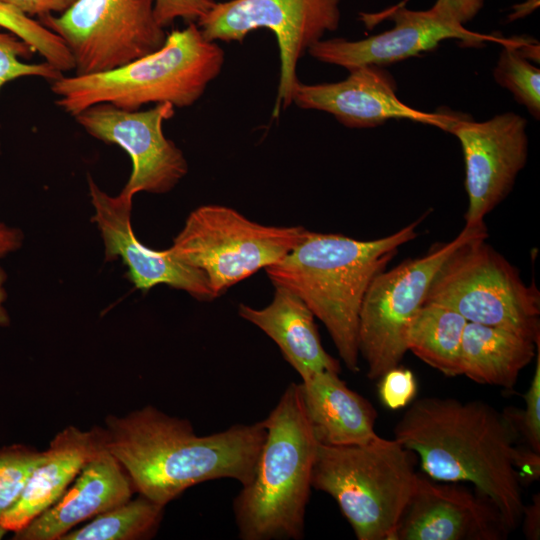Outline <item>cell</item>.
Segmentation results:
<instances>
[{"label":"cell","instance_id":"cell-1","mask_svg":"<svg viewBox=\"0 0 540 540\" xmlns=\"http://www.w3.org/2000/svg\"><path fill=\"white\" fill-rule=\"evenodd\" d=\"M102 428L106 449L135 492L162 506L210 480L229 478L246 486L266 437L263 420L199 436L187 419L151 405L122 416L108 415Z\"/></svg>","mask_w":540,"mask_h":540},{"label":"cell","instance_id":"cell-2","mask_svg":"<svg viewBox=\"0 0 540 540\" xmlns=\"http://www.w3.org/2000/svg\"><path fill=\"white\" fill-rule=\"evenodd\" d=\"M518 433L509 413L480 400L450 397L415 400L394 427V439L415 453L425 475L473 484L512 530L525 506L515 466Z\"/></svg>","mask_w":540,"mask_h":540},{"label":"cell","instance_id":"cell-3","mask_svg":"<svg viewBox=\"0 0 540 540\" xmlns=\"http://www.w3.org/2000/svg\"><path fill=\"white\" fill-rule=\"evenodd\" d=\"M423 218L368 241L306 230L294 249L265 268L274 286L296 294L324 324L352 372L359 370L358 320L366 290L398 249L417 237Z\"/></svg>","mask_w":540,"mask_h":540},{"label":"cell","instance_id":"cell-4","mask_svg":"<svg viewBox=\"0 0 540 540\" xmlns=\"http://www.w3.org/2000/svg\"><path fill=\"white\" fill-rule=\"evenodd\" d=\"M263 423L266 437L255 474L233 501L238 535L243 540L301 539L318 441L299 384L287 386Z\"/></svg>","mask_w":540,"mask_h":540},{"label":"cell","instance_id":"cell-5","mask_svg":"<svg viewBox=\"0 0 540 540\" xmlns=\"http://www.w3.org/2000/svg\"><path fill=\"white\" fill-rule=\"evenodd\" d=\"M224 50L196 22L167 34L155 52L110 71L60 76L50 82L56 104L75 117L97 104L135 111L147 104L193 105L221 73Z\"/></svg>","mask_w":540,"mask_h":540},{"label":"cell","instance_id":"cell-6","mask_svg":"<svg viewBox=\"0 0 540 540\" xmlns=\"http://www.w3.org/2000/svg\"><path fill=\"white\" fill-rule=\"evenodd\" d=\"M416 457L380 436L362 445L318 443L311 485L336 501L358 540H392L414 488Z\"/></svg>","mask_w":540,"mask_h":540},{"label":"cell","instance_id":"cell-7","mask_svg":"<svg viewBox=\"0 0 540 540\" xmlns=\"http://www.w3.org/2000/svg\"><path fill=\"white\" fill-rule=\"evenodd\" d=\"M487 230L459 245L434 275L424 303L448 307L467 322L540 342V293L486 243Z\"/></svg>","mask_w":540,"mask_h":540},{"label":"cell","instance_id":"cell-8","mask_svg":"<svg viewBox=\"0 0 540 540\" xmlns=\"http://www.w3.org/2000/svg\"><path fill=\"white\" fill-rule=\"evenodd\" d=\"M302 226H267L221 205L192 211L171 253L201 269L218 297L229 287L278 262L304 237Z\"/></svg>","mask_w":540,"mask_h":540},{"label":"cell","instance_id":"cell-9","mask_svg":"<svg viewBox=\"0 0 540 540\" xmlns=\"http://www.w3.org/2000/svg\"><path fill=\"white\" fill-rule=\"evenodd\" d=\"M486 230L484 223L464 225L451 241L436 244L425 255L407 259L372 279L361 304L357 333L369 379H379L400 365L407 352V329L424 304L434 275L459 245Z\"/></svg>","mask_w":540,"mask_h":540},{"label":"cell","instance_id":"cell-10","mask_svg":"<svg viewBox=\"0 0 540 540\" xmlns=\"http://www.w3.org/2000/svg\"><path fill=\"white\" fill-rule=\"evenodd\" d=\"M340 0H229L215 3L196 24L210 41L242 42L257 29L275 35L280 73L273 117L292 104L301 57L328 32L338 29Z\"/></svg>","mask_w":540,"mask_h":540},{"label":"cell","instance_id":"cell-11","mask_svg":"<svg viewBox=\"0 0 540 540\" xmlns=\"http://www.w3.org/2000/svg\"><path fill=\"white\" fill-rule=\"evenodd\" d=\"M155 0H75L59 16L38 21L65 43L75 75L110 71L155 52L167 33Z\"/></svg>","mask_w":540,"mask_h":540},{"label":"cell","instance_id":"cell-12","mask_svg":"<svg viewBox=\"0 0 540 540\" xmlns=\"http://www.w3.org/2000/svg\"><path fill=\"white\" fill-rule=\"evenodd\" d=\"M443 111L441 130L459 140L465 162V226H476L508 196L526 165L527 121L514 112L478 122L463 113Z\"/></svg>","mask_w":540,"mask_h":540},{"label":"cell","instance_id":"cell-13","mask_svg":"<svg viewBox=\"0 0 540 540\" xmlns=\"http://www.w3.org/2000/svg\"><path fill=\"white\" fill-rule=\"evenodd\" d=\"M174 114L170 103L135 111L102 103L82 111L75 120L92 137L127 152L132 172L119 196L132 201L139 192L166 193L187 174L183 152L163 132V123Z\"/></svg>","mask_w":540,"mask_h":540},{"label":"cell","instance_id":"cell-14","mask_svg":"<svg viewBox=\"0 0 540 540\" xmlns=\"http://www.w3.org/2000/svg\"><path fill=\"white\" fill-rule=\"evenodd\" d=\"M394 22L391 29L367 38L350 41L344 38L322 39L308 53L317 61L346 68L385 66L435 49L447 39L469 45L506 38L470 31L457 22L438 0L426 10L398 6L387 12Z\"/></svg>","mask_w":540,"mask_h":540},{"label":"cell","instance_id":"cell-15","mask_svg":"<svg viewBox=\"0 0 540 540\" xmlns=\"http://www.w3.org/2000/svg\"><path fill=\"white\" fill-rule=\"evenodd\" d=\"M511 531L497 505L477 488L438 483L417 472L392 540H502Z\"/></svg>","mask_w":540,"mask_h":540},{"label":"cell","instance_id":"cell-16","mask_svg":"<svg viewBox=\"0 0 540 540\" xmlns=\"http://www.w3.org/2000/svg\"><path fill=\"white\" fill-rule=\"evenodd\" d=\"M394 77L383 67L366 65L349 70L338 82H296L292 103L301 109L331 114L348 128H374L389 120L405 119L442 129L443 110L422 112L404 104L396 94Z\"/></svg>","mask_w":540,"mask_h":540},{"label":"cell","instance_id":"cell-17","mask_svg":"<svg viewBox=\"0 0 540 540\" xmlns=\"http://www.w3.org/2000/svg\"><path fill=\"white\" fill-rule=\"evenodd\" d=\"M88 184L95 209L92 220L101 232L105 258L113 261L121 257L128 268L127 276L137 289L148 291L158 284H166L201 301L217 297L201 269L178 260L169 248L156 251L137 240L130 221L132 201L106 194L90 176Z\"/></svg>","mask_w":540,"mask_h":540},{"label":"cell","instance_id":"cell-18","mask_svg":"<svg viewBox=\"0 0 540 540\" xmlns=\"http://www.w3.org/2000/svg\"><path fill=\"white\" fill-rule=\"evenodd\" d=\"M135 493L130 478L105 448L81 469L51 507L13 534L15 540H61L79 524L129 500Z\"/></svg>","mask_w":540,"mask_h":540},{"label":"cell","instance_id":"cell-19","mask_svg":"<svg viewBox=\"0 0 540 540\" xmlns=\"http://www.w3.org/2000/svg\"><path fill=\"white\" fill-rule=\"evenodd\" d=\"M105 448L102 427L84 431L70 425L59 431L51 439L19 499L2 516L0 523L13 534L23 529L56 503L84 465Z\"/></svg>","mask_w":540,"mask_h":540},{"label":"cell","instance_id":"cell-20","mask_svg":"<svg viewBox=\"0 0 540 540\" xmlns=\"http://www.w3.org/2000/svg\"><path fill=\"white\" fill-rule=\"evenodd\" d=\"M238 314L276 343L284 359L297 371L302 381L323 371L340 372L338 360L323 348L315 316L289 289L275 286L269 305L257 309L240 304Z\"/></svg>","mask_w":540,"mask_h":540},{"label":"cell","instance_id":"cell-21","mask_svg":"<svg viewBox=\"0 0 540 540\" xmlns=\"http://www.w3.org/2000/svg\"><path fill=\"white\" fill-rule=\"evenodd\" d=\"M304 408L316 440L331 446L362 445L379 435L372 404L351 390L339 373L323 371L302 381Z\"/></svg>","mask_w":540,"mask_h":540},{"label":"cell","instance_id":"cell-22","mask_svg":"<svg viewBox=\"0 0 540 540\" xmlns=\"http://www.w3.org/2000/svg\"><path fill=\"white\" fill-rule=\"evenodd\" d=\"M537 343L505 329L467 322L461 375L479 384L511 389L521 370L535 357Z\"/></svg>","mask_w":540,"mask_h":540},{"label":"cell","instance_id":"cell-23","mask_svg":"<svg viewBox=\"0 0 540 540\" xmlns=\"http://www.w3.org/2000/svg\"><path fill=\"white\" fill-rule=\"evenodd\" d=\"M466 324L467 320L456 311L424 303L407 329L406 349L446 377L460 376Z\"/></svg>","mask_w":540,"mask_h":540},{"label":"cell","instance_id":"cell-24","mask_svg":"<svg viewBox=\"0 0 540 540\" xmlns=\"http://www.w3.org/2000/svg\"><path fill=\"white\" fill-rule=\"evenodd\" d=\"M164 508L139 494L71 530L61 540L148 539L156 534Z\"/></svg>","mask_w":540,"mask_h":540},{"label":"cell","instance_id":"cell-25","mask_svg":"<svg viewBox=\"0 0 540 540\" xmlns=\"http://www.w3.org/2000/svg\"><path fill=\"white\" fill-rule=\"evenodd\" d=\"M518 39L507 38L493 69L498 85L507 89L514 99L535 118H540V69L533 65L517 47Z\"/></svg>","mask_w":540,"mask_h":540},{"label":"cell","instance_id":"cell-26","mask_svg":"<svg viewBox=\"0 0 540 540\" xmlns=\"http://www.w3.org/2000/svg\"><path fill=\"white\" fill-rule=\"evenodd\" d=\"M0 27L25 41L60 72L74 70L73 58L64 41L38 20L0 4Z\"/></svg>","mask_w":540,"mask_h":540},{"label":"cell","instance_id":"cell-27","mask_svg":"<svg viewBox=\"0 0 540 540\" xmlns=\"http://www.w3.org/2000/svg\"><path fill=\"white\" fill-rule=\"evenodd\" d=\"M44 451L15 443L0 447V520L17 502Z\"/></svg>","mask_w":540,"mask_h":540},{"label":"cell","instance_id":"cell-28","mask_svg":"<svg viewBox=\"0 0 540 540\" xmlns=\"http://www.w3.org/2000/svg\"><path fill=\"white\" fill-rule=\"evenodd\" d=\"M35 51L25 41L0 27V90L8 82L22 77H40L52 82L63 75L48 62L27 63Z\"/></svg>","mask_w":540,"mask_h":540},{"label":"cell","instance_id":"cell-29","mask_svg":"<svg viewBox=\"0 0 540 540\" xmlns=\"http://www.w3.org/2000/svg\"><path fill=\"white\" fill-rule=\"evenodd\" d=\"M536 367L530 386L525 393V409L515 414L510 410L515 426L524 436L528 447L540 452V342L537 343Z\"/></svg>","mask_w":540,"mask_h":540},{"label":"cell","instance_id":"cell-30","mask_svg":"<svg viewBox=\"0 0 540 540\" xmlns=\"http://www.w3.org/2000/svg\"><path fill=\"white\" fill-rule=\"evenodd\" d=\"M379 379V397L388 409L397 410L405 407L417 393L414 374L400 365L388 370Z\"/></svg>","mask_w":540,"mask_h":540},{"label":"cell","instance_id":"cell-31","mask_svg":"<svg viewBox=\"0 0 540 540\" xmlns=\"http://www.w3.org/2000/svg\"><path fill=\"white\" fill-rule=\"evenodd\" d=\"M214 0H155L154 14L157 22L165 28L176 19L197 22L215 5Z\"/></svg>","mask_w":540,"mask_h":540},{"label":"cell","instance_id":"cell-32","mask_svg":"<svg viewBox=\"0 0 540 540\" xmlns=\"http://www.w3.org/2000/svg\"><path fill=\"white\" fill-rule=\"evenodd\" d=\"M75 0H0V4L11 7L28 16L39 19L52 13L64 12Z\"/></svg>","mask_w":540,"mask_h":540},{"label":"cell","instance_id":"cell-33","mask_svg":"<svg viewBox=\"0 0 540 540\" xmlns=\"http://www.w3.org/2000/svg\"><path fill=\"white\" fill-rule=\"evenodd\" d=\"M462 25L472 21L482 10L485 0H438Z\"/></svg>","mask_w":540,"mask_h":540},{"label":"cell","instance_id":"cell-34","mask_svg":"<svg viewBox=\"0 0 540 540\" xmlns=\"http://www.w3.org/2000/svg\"><path fill=\"white\" fill-rule=\"evenodd\" d=\"M22 240L20 230L0 222V258L20 248Z\"/></svg>","mask_w":540,"mask_h":540},{"label":"cell","instance_id":"cell-35","mask_svg":"<svg viewBox=\"0 0 540 540\" xmlns=\"http://www.w3.org/2000/svg\"><path fill=\"white\" fill-rule=\"evenodd\" d=\"M539 495H535L533 503L524 506L522 518H524V531L529 539H539Z\"/></svg>","mask_w":540,"mask_h":540},{"label":"cell","instance_id":"cell-36","mask_svg":"<svg viewBox=\"0 0 540 540\" xmlns=\"http://www.w3.org/2000/svg\"><path fill=\"white\" fill-rule=\"evenodd\" d=\"M6 281V273L5 271L0 267V326L4 327L9 325L10 318L9 315L3 306L4 301L6 300L7 293L4 288V283Z\"/></svg>","mask_w":540,"mask_h":540},{"label":"cell","instance_id":"cell-37","mask_svg":"<svg viewBox=\"0 0 540 540\" xmlns=\"http://www.w3.org/2000/svg\"><path fill=\"white\" fill-rule=\"evenodd\" d=\"M539 4V0H527L518 6V9L510 15V19L523 17L533 11Z\"/></svg>","mask_w":540,"mask_h":540},{"label":"cell","instance_id":"cell-38","mask_svg":"<svg viewBox=\"0 0 540 540\" xmlns=\"http://www.w3.org/2000/svg\"><path fill=\"white\" fill-rule=\"evenodd\" d=\"M9 532L3 527V525L0 523V539L5 537Z\"/></svg>","mask_w":540,"mask_h":540}]
</instances>
